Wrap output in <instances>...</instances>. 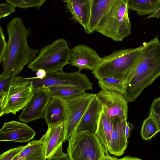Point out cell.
I'll use <instances>...</instances> for the list:
<instances>
[{
    "label": "cell",
    "instance_id": "6da1fadb",
    "mask_svg": "<svg viewBox=\"0 0 160 160\" xmlns=\"http://www.w3.org/2000/svg\"><path fill=\"white\" fill-rule=\"evenodd\" d=\"M142 45L139 58L127 81L124 96L128 102L134 101L160 76V41L158 36Z\"/></svg>",
    "mask_w": 160,
    "mask_h": 160
},
{
    "label": "cell",
    "instance_id": "7a4b0ae2",
    "mask_svg": "<svg viewBox=\"0 0 160 160\" xmlns=\"http://www.w3.org/2000/svg\"><path fill=\"white\" fill-rule=\"evenodd\" d=\"M7 31L8 40L1 74L17 76L33 60L39 51L29 45L27 38L31 32L24 26L22 18L16 17L12 19L7 25Z\"/></svg>",
    "mask_w": 160,
    "mask_h": 160
},
{
    "label": "cell",
    "instance_id": "3957f363",
    "mask_svg": "<svg viewBox=\"0 0 160 160\" xmlns=\"http://www.w3.org/2000/svg\"><path fill=\"white\" fill-rule=\"evenodd\" d=\"M143 47L142 45L136 48L114 51L111 54L102 58L99 64L92 72L98 80L102 78H109L127 82Z\"/></svg>",
    "mask_w": 160,
    "mask_h": 160
},
{
    "label": "cell",
    "instance_id": "277c9868",
    "mask_svg": "<svg viewBox=\"0 0 160 160\" xmlns=\"http://www.w3.org/2000/svg\"><path fill=\"white\" fill-rule=\"evenodd\" d=\"M67 141L69 160L120 159L110 156L96 134L88 130H75Z\"/></svg>",
    "mask_w": 160,
    "mask_h": 160
},
{
    "label": "cell",
    "instance_id": "5b68a950",
    "mask_svg": "<svg viewBox=\"0 0 160 160\" xmlns=\"http://www.w3.org/2000/svg\"><path fill=\"white\" fill-rule=\"evenodd\" d=\"M127 0H114L99 21L96 31L115 41L129 36L131 27Z\"/></svg>",
    "mask_w": 160,
    "mask_h": 160
},
{
    "label": "cell",
    "instance_id": "8992f818",
    "mask_svg": "<svg viewBox=\"0 0 160 160\" xmlns=\"http://www.w3.org/2000/svg\"><path fill=\"white\" fill-rule=\"evenodd\" d=\"M71 58V49L66 40L59 38L42 48L28 66L32 71L44 70L47 73L62 71L68 64Z\"/></svg>",
    "mask_w": 160,
    "mask_h": 160
},
{
    "label": "cell",
    "instance_id": "52a82bcc",
    "mask_svg": "<svg viewBox=\"0 0 160 160\" xmlns=\"http://www.w3.org/2000/svg\"><path fill=\"white\" fill-rule=\"evenodd\" d=\"M33 90L31 78L16 76L4 98L0 102V116L9 113L15 115L23 109Z\"/></svg>",
    "mask_w": 160,
    "mask_h": 160
},
{
    "label": "cell",
    "instance_id": "ba28073f",
    "mask_svg": "<svg viewBox=\"0 0 160 160\" xmlns=\"http://www.w3.org/2000/svg\"><path fill=\"white\" fill-rule=\"evenodd\" d=\"M96 94L84 92L75 97L62 99L64 105V142L68 140L76 129L88 106Z\"/></svg>",
    "mask_w": 160,
    "mask_h": 160
},
{
    "label": "cell",
    "instance_id": "9c48e42d",
    "mask_svg": "<svg viewBox=\"0 0 160 160\" xmlns=\"http://www.w3.org/2000/svg\"><path fill=\"white\" fill-rule=\"evenodd\" d=\"M33 89L49 87L64 86L72 87L87 90L92 89V83L86 74L80 71L66 72L62 71L47 73L44 78H31Z\"/></svg>",
    "mask_w": 160,
    "mask_h": 160
},
{
    "label": "cell",
    "instance_id": "30bf717a",
    "mask_svg": "<svg viewBox=\"0 0 160 160\" xmlns=\"http://www.w3.org/2000/svg\"><path fill=\"white\" fill-rule=\"evenodd\" d=\"M96 97L102 104L103 110L108 116L112 118L118 116L127 119L128 102L123 94L112 90L102 89L96 94Z\"/></svg>",
    "mask_w": 160,
    "mask_h": 160
},
{
    "label": "cell",
    "instance_id": "8fae6325",
    "mask_svg": "<svg viewBox=\"0 0 160 160\" xmlns=\"http://www.w3.org/2000/svg\"><path fill=\"white\" fill-rule=\"evenodd\" d=\"M51 98L46 88L33 90L29 101L18 117L19 120L29 122L44 118L45 109Z\"/></svg>",
    "mask_w": 160,
    "mask_h": 160
},
{
    "label": "cell",
    "instance_id": "7c38bea8",
    "mask_svg": "<svg viewBox=\"0 0 160 160\" xmlns=\"http://www.w3.org/2000/svg\"><path fill=\"white\" fill-rule=\"evenodd\" d=\"M101 59L94 49L85 45L79 44L71 49V58L69 64L77 67L80 71L83 69L92 71Z\"/></svg>",
    "mask_w": 160,
    "mask_h": 160
},
{
    "label": "cell",
    "instance_id": "4fadbf2b",
    "mask_svg": "<svg viewBox=\"0 0 160 160\" xmlns=\"http://www.w3.org/2000/svg\"><path fill=\"white\" fill-rule=\"evenodd\" d=\"M35 135V132L26 124L12 121L4 123L0 130V141L25 142Z\"/></svg>",
    "mask_w": 160,
    "mask_h": 160
},
{
    "label": "cell",
    "instance_id": "5bb4252c",
    "mask_svg": "<svg viewBox=\"0 0 160 160\" xmlns=\"http://www.w3.org/2000/svg\"><path fill=\"white\" fill-rule=\"evenodd\" d=\"M127 119L117 116L113 118V129L108 152L115 156H120L124 153L128 144L125 135Z\"/></svg>",
    "mask_w": 160,
    "mask_h": 160
},
{
    "label": "cell",
    "instance_id": "9a60e30c",
    "mask_svg": "<svg viewBox=\"0 0 160 160\" xmlns=\"http://www.w3.org/2000/svg\"><path fill=\"white\" fill-rule=\"evenodd\" d=\"M43 135L46 160L62 145L64 138V121L48 126L47 131Z\"/></svg>",
    "mask_w": 160,
    "mask_h": 160
},
{
    "label": "cell",
    "instance_id": "2e32d148",
    "mask_svg": "<svg viewBox=\"0 0 160 160\" xmlns=\"http://www.w3.org/2000/svg\"><path fill=\"white\" fill-rule=\"evenodd\" d=\"M92 0H73L68 2L67 6L72 18L84 28L90 21Z\"/></svg>",
    "mask_w": 160,
    "mask_h": 160
},
{
    "label": "cell",
    "instance_id": "e0dca14e",
    "mask_svg": "<svg viewBox=\"0 0 160 160\" xmlns=\"http://www.w3.org/2000/svg\"><path fill=\"white\" fill-rule=\"evenodd\" d=\"M103 106L96 97L88 106L76 130H87L95 133Z\"/></svg>",
    "mask_w": 160,
    "mask_h": 160
},
{
    "label": "cell",
    "instance_id": "ac0fdd59",
    "mask_svg": "<svg viewBox=\"0 0 160 160\" xmlns=\"http://www.w3.org/2000/svg\"><path fill=\"white\" fill-rule=\"evenodd\" d=\"M45 146L43 135L40 140L29 142L13 160H46Z\"/></svg>",
    "mask_w": 160,
    "mask_h": 160
},
{
    "label": "cell",
    "instance_id": "d6986e66",
    "mask_svg": "<svg viewBox=\"0 0 160 160\" xmlns=\"http://www.w3.org/2000/svg\"><path fill=\"white\" fill-rule=\"evenodd\" d=\"M113 118L108 116L102 109L100 112L95 134L108 152L113 129Z\"/></svg>",
    "mask_w": 160,
    "mask_h": 160
},
{
    "label": "cell",
    "instance_id": "ffe728a7",
    "mask_svg": "<svg viewBox=\"0 0 160 160\" xmlns=\"http://www.w3.org/2000/svg\"><path fill=\"white\" fill-rule=\"evenodd\" d=\"M114 0H92L89 23L84 30L87 34L96 31L98 24Z\"/></svg>",
    "mask_w": 160,
    "mask_h": 160
},
{
    "label": "cell",
    "instance_id": "44dd1931",
    "mask_svg": "<svg viewBox=\"0 0 160 160\" xmlns=\"http://www.w3.org/2000/svg\"><path fill=\"white\" fill-rule=\"evenodd\" d=\"M65 107L61 99L52 98L45 110L44 118L48 126L64 121Z\"/></svg>",
    "mask_w": 160,
    "mask_h": 160
},
{
    "label": "cell",
    "instance_id": "7402d4cb",
    "mask_svg": "<svg viewBox=\"0 0 160 160\" xmlns=\"http://www.w3.org/2000/svg\"><path fill=\"white\" fill-rule=\"evenodd\" d=\"M128 9L136 12L139 16L150 15L160 5V0H127Z\"/></svg>",
    "mask_w": 160,
    "mask_h": 160
},
{
    "label": "cell",
    "instance_id": "603a6c76",
    "mask_svg": "<svg viewBox=\"0 0 160 160\" xmlns=\"http://www.w3.org/2000/svg\"><path fill=\"white\" fill-rule=\"evenodd\" d=\"M52 98L63 99L78 96L85 90L72 87L53 86L46 88Z\"/></svg>",
    "mask_w": 160,
    "mask_h": 160
},
{
    "label": "cell",
    "instance_id": "cb8c5ba5",
    "mask_svg": "<svg viewBox=\"0 0 160 160\" xmlns=\"http://www.w3.org/2000/svg\"><path fill=\"white\" fill-rule=\"evenodd\" d=\"M101 88L112 90L124 95L127 86L126 81L109 78H102L98 80Z\"/></svg>",
    "mask_w": 160,
    "mask_h": 160
},
{
    "label": "cell",
    "instance_id": "d4e9b609",
    "mask_svg": "<svg viewBox=\"0 0 160 160\" xmlns=\"http://www.w3.org/2000/svg\"><path fill=\"white\" fill-rule=\"evenodd\" d=\"M157 126L152 117H148L143 122L141 130V135L145 140H150L158 132Z\"/></svg>",
    "mask_w": 160,
    "mask_h": 160
},
{
    "label": "cell",
    "instance_id": "484cf974",
    "mask_svg": "<svg viewBox=\"0 0 160 160\" xmlns=\"http://www.w3.org/2000/svg\"><path fill=\"white\" fill-rule=\"evenodd\" d=\"M46 0H6V2L14 7L23 9L31 7L39 8L45 2Z\"/></svg>",
    "mask_w": 160,
    "mask_h": 160
},
{
    "label": "cell",
    "instance_id": "4316f807",
    "mask_svg": "<svg viewBox=\"0 0 160 160\" xmlns=\"http://www.w3.org/2000/svg\"><path fill=\"white\" fill-rule=\"evenodd\" d=\"M15 76L12 74L8 76L0 75V102L6 95Z\"/></svg>",
    "mask_w": 160,
    "mask_h": 160
},
{
    "label": "cell",
    "instance_id": "83f0119b",
    "mask_svg": "<svg viewBox=\"0 0 160 160\" xmlns=\"http://www.w3.org/2000/svg\"><path fill=\"white\" fill-rule=\"evenodd\" d=\"M21 146L12 148L3 152L0 155V160H13V159L25 148Z\"/></svg>",
    "mask_w": 160,
    "mask_h": 160
},
{
    "label": "cell",
    "instance_id": "f1b7e54d",
    "mask_svg": "<svg viewBox=\"0 0 160 160\" xmlns=\"http://www.w3.org/2000/svg\"><path fill=\"white\" fill-rule=\"evenodd\" d=\"M8 42L6 41L3 30L1 26L0 28V63L4 61L7 51Z\"/></svg>",
    "mask_w": 160,
    "mask_h": 160
},
{
    "label": "cell",
    "instance_id": "f546056e",
    "mask_svg": "<svg viewBox=\"0 0 160 160\" xmlns=\"http://www.w3.org/2000/svg\"><path fill=\"white\" fill-rule=\"evenodd\" d=\"M15 11V7L6 2L0 5V18H4Z\"/></svg>",
    "mask_w": 160,
    "mask_h": 160
},
{
    "label": "cell",
    "instance_id": "4dcf8cb0",
    "mask_svg": "<svg viewBox=\"0 0 160 160\" xmlns=\"http://www.w3.org/2000/svg\"><path fill=\"white\" fill-rule=\"evenodd\" d=\"M69 160L68 155L63 152L62 145L54 153L48 160Z\"/></svg>",
    "mask_w": 160,
    "mask_h": 160
},
{
    "label": "cell",
    "instance_id": "1f68e13d",
    "mask_svg": "<svg viewBox=\"0 0 160 160\" xmlns=\"http://www.w3.org/2000/svg\"><path fill=\"white\" fill-rule=\"evenodd\" d=\"M150 111L160 114V97L155 98L152 102Z\"/></svg>",
    "mask_w": 160,
    "mask_h": 160
},
{
    "label": "cell",
    "instance_id": "d6a6232c",
    "mask_svg": "<svg viewBox=\"0 0 160 160\" xmlns=\"http://www.w3.org/2000/svg\"><path fill=\"white\" fill-rule=\"evenodd\" d=\"M149 115L152 117L156 123L158 132H160V114L150 111Z\"/></svg>",
    "mask_w": 160,
    "mask_h": 160
},
{
    "label": "cell",
    "instance_id": "836d02e7",
    "mask_svg": "<svg viewBox=\"0 0 160 160\" xmlns=\"http://www.w3.org/2000/svg\"><path fill=\"white\" fill-rule=\"evenodd\" d=\"M134 125L129 122H127L125 128V135L127 139L129 138L132 130L134 128Z\"/></svg>",
    "mask_w": 160,
    "mask_h": 160
},
{
    "label": "cell",
    "instance_id": "e575fe53",
    "mask_svg": "<svg viewBox=\"0 0 160 160\" xmlns=\"http://www.w3.org/2000/svg\"><path fill=\"white\" fill-rule=\"evenodd\" d=\"M47 74L46 71L43 69H40L36 71V77L40 79L44 78Z\"/></svg>",
    "mask_w": 160,
    "mask_h": 160
},
{
    "label": "cell",
    "instance_id": "d590c367",
    "mask_svg": "<svg viewBox=\"0 0 160 160\" xmlns=\"http://www.w3.org/2000/svg\"><path fill=\"white\" fill-rule=\"evenodd\" d=\"M160 17V5L157 10L151 14L149 15L146 19L151 18H159Z\"/></svg>",
    "mask_w": 160,
    "mask_h": 160
},
{
    "label": "cell",
    "instance_id": "8d00e7d4",
    "mask_svg": "<svg viewBox=\"0 0 160 160\" xmlns=\"http://www.w3.org/2000/svg\"><path fill=\"white\" fill-rule=\"evenodd\" d=\"M120 160H142V159L138 158H137L132 157L130 156H127L122 158L120 159Z\"/></svg>",
    "mask_w": 160,
    "mask_h": 160
},
{
    "label": "cell",
    "instance_id": "74e56055",
    "mask_svg": "<svg viewBox=\"0 0 160 160\" xmlns=\"http://www.w3.org/2000/svg\"><path fill=\"white\" fill-rule=\"evenodd\" d=\"M62 1H63L64 2H66L67 3L68 2L72 0H62Z\"/></svg>",
    "mask_w": 160,
    "mask_h": 160
}]
</instances>
